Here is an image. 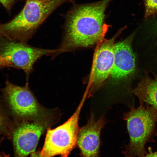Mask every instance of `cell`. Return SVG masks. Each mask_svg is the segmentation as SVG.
Segmentation results:
<instances>
[{"label": "cell", "mask_w": 157, "mask_h": 157, "mask_svg": "<svg viewBox=\"0 0 157 157\" xmlns=\"http://www.w3.org/2000/svg\"><path fill=\"white\" fill-rule=\"evenodd\" d=\"M19 0H0V3L7 10L10 12L13 5Z\"/></svg>", "instance_id": "5bb4252c"}, {"label": "cell", "mask_w": 157, "mask_h": 157, "mask_svg": "<svg viewBox=\"0 0 157 157\" xmlns=\"http://www.w3.org/2000/svg\"><path fill=\"white\" fill-rule=\"evenodd\" d=\"M73 0H26L24 7L14 18L0 24V35L27 43L39 27L56 9Z\"/></svg>", "instance_id": "7a4b0ae2"}, {"label": "cell", "mask_w": 157, "mask_h": 157, "mask_svg": "<svg viewBox=\"0 0 157 157\" xmlns=\"http://www.w3.org/2000/svg\"><path fill=\"white\" fill-rule=\"evenodd\" d=\"M8 113L13 121L36 120L48 116L54 111L41 105L29 87V83L19 86L6 82L2 90Z\"/></svg>", "instance_id": "277c9868"}, {"label": "cell", "mask_w": 157, "mask_h": 157, "mask_svg": "<svg viewBox=\"0 0 157 157\" xmlns=\"http://www.w3.org/2000/svg\"><path fill=\"white\" fill-rule=\"evenodd\" d=\"M54 51L31 46L27 43L13 40L0 35V56L10 62L15 68L24 71L26 83L36 61Z\"/></svg>", "instance_id": "52a82bcc"}, {"label": "cell", "mask_w": 157, "mask_h": 157, "mask_svg": "<svg viewBox=\"0 0 157 157\" xmlns=\"http://www.w3.org/2000/svg\"><path fill=\"white\" fill-rule=\"evenodd\" d=\"M0 157H10V155L6 154L4 152L0 151Z\"/></svg>", "instance_id": "e0dca14e"}, {"label": "cell", "mask_w": 157, "mask_h": 157, "mask_svg": "<svg viewBox=\"0 0 157 157\" xmlns=\"http://www.w3.org/2000/svg\"><path fill=\"white\" fill-rule=\"evenodd\" d=\"M106 123L104 116L95 120L92 113L87 124L80 128L76 145L81 157H99L101 132Z\"/></svg>", "instance_id": "9c48e42d"}, {"label": "cell", "mask_w": 157, "mask_h": 157, "mask_svg": "<svg viewBox=\"0 0 157 157\" xmlns=\"http://www.w3.org/2000/svg\"><path fill=\"white\" fill-rule=\"evenodd\" d=\"M134 34L115 44L114 61L111 75L114 79L119 80L128 77L135 72V56L132 48Z\"/></svg>", "instance_id": "30bf717a"}, {"label": "cell", "mask_w": 157, "mask_h": 157, "mask_svg": "<svg viewBox=\"0 0 157 157\" xmlns=\"http://www.w3.org/2000/svg\"><path fill=\"white\" fill-rule=\"evenodd\" d=\"M126 27L125 26L120 29L113 38L105 41L96 51L91 75L93 90L101 86L111 75L114 61L115 39Z\"/></svg>", "instance_id": "ba28073f"}, {"label": "cell", "mask_w": 157, "mask_h": 157, "mask_svg": "<svg viewBox=\"0 0 157 157\" xmlns=\"http://www.w3.org/2000/svg\"><path fill=\"white\" fill-rule=\"evenodd\" d=\"M113 0L76 5L66 16L63 50L87 48L99 42L107 30L105 12Z\"/></svg>", "instance_id": "6da1fadb"}, {"label": "cell", "mask_w": 157, "mask_h": 157, "mask_svg": "<svg viewBox=\"0 0 157 157\" xmlns=\"http://www.w3.org/2000/svg\"><path fill=\"white\" fill-rule=\"evenodd\" d=\"M145 20L157 18V0H143Z\"/></svg>", "instance_id": "4fadbf2b"}, {"label": "cell", "mask_w": 157, "mask_h": 157, "mask_svg": "<svg viewBox=\"0 0 157 157\" xmlns=\"http://www.w3.org/2000/svg\"><path fill=\"white\" fill-rule=\"evenodd\" d=\"M129 135V142L122 152L124 157H144L147 143H154L157 136V110L151 106L140 103L131 107L123 115Z\"/></svg>", "instance_id": "3957f363"}, {"label": "cell", "mask_w": 157, "mask_h": 157, "mask_svg": "<svg viewBox=\"0 0 157 157\" xmlns=\"http://www.w3.org/2000/svg\"><path fill=\"white\" fill-rule=\"evenodd\" d=\"M132 92L140 103L151 106L157 110V76L153 78L145 75Z\"/></svg>", "instance_id": "8fae6325"}, {"label": "cell", "mask_w": 157, "mask_h": 157, "mask_svg": "<svg viewBox=\"0 0 157 157\" xmlns=\"http://www.w3.org/2000/svg\"><path fill=\"white\" fill-rule=\"evenodd\" d=\"M59 113L55 109L44 118L13 121L9 139L12 143L14 157H28L35 152L41 136L57 122Z\"/></svg>", "instance_id": "8992f818"}, {"label": "cell", "mask_w": 157, "mask_h": 157, "mask_svg": "<svg viewBox=\"0 0 157 157\" xmlns=\"http://www.w3.org/2000/svg\"><path fill=\"white\" fill-rule=\"evenodd\" d=\"M157 21H156V28H157V18H156V19H155Z\"/></svg>", "instance_id": "ac0fdd59"}, {"label": "cell", "mask_w": 157, "mask_h": 157, "mask_svg": "<svg viewBox=\"0 0 157 157\" xmlns=\"http://www.w3.org/2000/svg\"><path fill=\"white\" fill-rule=\"evenodd\" d=\"M10 117L0 100V136L6 137L9 139L13 124Z\"/></svg>", "instance_id": "7c38bea8"}, {"label": "cell", "mask_w": 157, "mask_h": 157, "mask_svg": "<svg viewBox=\"0 0 157 157\" xmlns=\"http://www.w3.org/2000/svg\"><path fill=\"white\" fill-rule=\"evenodd\" d=\"M3 67L15 68V66L10 62L0 56V68Z\"/></svg>", "instance_id": "9a60e30c"}, {"label": "cell", "mask_w": 157, "mask_h": 157, "mask_svg": "<svg viewBox=\"0 0 157 157\" xmlns=\"http://www.w3.org/2000/svg\"><path fill=\"white\" fill-rule=\"evenodd\" d=\"M84 102L83 100L65 122L54 129H48L42 150L35 151L30 157H68L77 145L79 118Z\"/></svg>", "instance_id": "5b68a950"}, {"label": "cell", "mask_w": 157, "mask_h": 157, "mask_svg": "<svg viewBox=\"0 0 157 157\" xmlns=\"http://www.w3.org/2000/svg\"><path fill=\"white\" fill-rule=\"evenodd\" d=\"M144 157H157V151L154 152L151 147L148 149V152Z\"/></svg>", "instance_id": "2e32d148"}]
</instances>
